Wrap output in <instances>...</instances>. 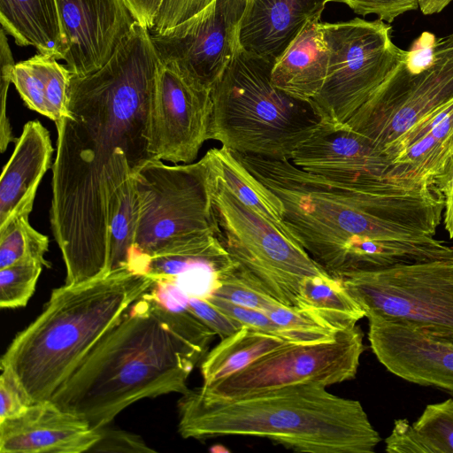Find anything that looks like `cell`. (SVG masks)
Wrapping results in <instances>:
<instances>
[{
	"label": "cell",
	"mask_w": 453,
	"mask_h": 453,
	"mask_svg": "<svg viewBox=\"0 0 453 453\" xmlns=\"http://www.w3.org/2000/svg\"><path fill=\"white\" fill-rule=\"evenodd\" d=\"M159 59L135 21L97 71L73 75L68 112L56 123L50 225L65 285L109 273L110 223L125 181L151 159L152 98Z\"/></svg>",
	"instance_id": "1"
},
{
	"label": "cell",
	"mask_w": 453,
	"mask_h": 453,
	"mask_svg": "<svg viewBox=\"0 0 453 453\" xmlns=\"http://www.w3.org/2000/svg\"><path fill=\"white\" fill-rule=\"evenodd\" d=\"M233 152L280 199L290 236L333 277L359 271L369 240L432 238L441 224L444 198L432 180L380 175L336 182L290 160Z\"/></svg>",
	"instance_id": "2"
},
{
	"label": "cell",
	"mask_w": 453,
	"mask_h": 453,
	"mask_svg": "<svg viewBox=\"0 0 453 453\" xmlns=\"http://www.w3.org/2000/svg\"><path fill=\"white\" fill-rule=\"evenodd\" d=\"M214 335L192 313L172 311L146 292L50 400L100 429L137 401L187 393Z\"/></svg>",
	"instance_id": "3"
},
{
	"label": "cell",
	"mask_w": 453,
	"mask_h": 453,
	"mask_svg": "<svg viewBox=\"0 0 453 453\" xmlns=\"http://www.w3.org/2000/svg\"><path fill=\"white\" fill-rule=\"evenodd\" d=\"M326 388L296 384L229 400L188 389L178 401V432L196 440L256 436L296 452L373 453L381 438L360 402Z\"/></svg>",
	"instance_id": "4"
},
{
	"label": "cell",
	"mask_w": 453,
	"mask_h": 453,
	"mask_svg": "<svg viewBox=\"0 0 453 453\" xmlns=\"http://www.w3.org/2000/svg\"><path fill=\"white\" fill-rule=\"evenodd\" d=\"M153 280L127 268L53 289L1 357L30 402L49 400Z\"/></svg>",
	"instance_id": "5"
},
{
	"label": "cell",
	"mask_w": 453,
	"mask_h": 453,
	"mask_svg": "<svg viewBox=\"0 0 453 453\" xmlns=\"http://www.w3.org/2000/svg\"><path fill=\"white\" fill-rule=\"evenodd\" d=\"M273 65L237 52L211 89V140L234 152L290 160L318 127L321 119L311 101L273 84Z\"/></svg>",
	"instance_id": "6"
},
{
	"label": "cell",
	"mask_w": 453,
	"mask_h": 453,
	"mask_svg": "<svg viewBox=\"0 0 453 453\" xmlns=\"http://www.w3.org/2000/svg\"><path fill=\"white\" fill-rule=\"evenodd\" d=\"M212 177L218 237L237 265L234 276L282 305L300 308L302 280L326 273L290 235L243 204L213 173Z\"/></svg>",
	"instance_id": "7"
},
{
	"label": "cell",
	"mask_w": 453,
	"mask_h": 453,
	"mask_svg": "<svg viewBox=\"0 0 453 453\" xmlns=\"http://www.w3.org/2000/svg\"><path fill=\"white\" fill-rule=\"evenodd\" d=\"M134 180L139 218L127 269L176 242L203 234L218 235L213 177L205 155L196 162L173 165L151 159Z\"/></svg>",
	"instance_id": "8"
},
{
	"label": "cell",
	"mask_w": 453,
	"mask_h": 453,
	"mask_svg": "<svg viewBox=\"0 0 453 453\" xmlns=\"http://www.w3.org/2000/svg\"><path fill=\"white\" fill-rule=\"evenodd\" d=\"M328 50L325 82L311 101L321 121L343 125L402 59L404 50L391 38L383 20L355 17L323 22Z\"/></svg>",
	"instance_id": "9"
},
{
	"label": "cell",
	"mask_w": 453,
	"mask_h": 453,
	"mask_svg": "<svg viewBox=\"0 0 453 453\" xmlns=\"http://www.w3.org/2000/svg\"><path fill=\"white\" fill-rule=\"evenodd\" d=\"M404 54V53H403ZM453 98V35L436 41V58L417 72L402 59L344 125L389 160L400 140Z\"/></svg>",
	"instance_id": "10"
},
{
	"label": "cell",
	"mask_w": 453,
	"mask_h": 453,
	"mask_svg": "<svg viewBox=\"0 0 453 453\" xmlns=\"http://www.w3.org/2000/svg\"><path fill=\"white\" fill-rule=\"evenodd\" d=\"M363 340L364 334L356 325L339 331L331 340L288 344L196 390L207 399L229 400L296 384L328 387L350 380L365 350Z\"/></svg>",
	"instance_id": "11"
},
{
	"label": "cell",
	"mask_w": 453,
	"mask_h": 453,
	"mask_svg": "<svg viewBox=\"0 0 453 453\" xmlns=\"http://www.w3.org/2000/svg\"><path fill=\"white\" fill-rule=\"evenodd\" d=\"M342 280L367 319L453 331V260L359 272Z\"/></svg>",
	"instance_id": "12"
},
{
	"label": "cell",
	"mask_w": 453,
	"mask_h": 453,
	"mask_svg": "<svg viewBox=\"0 0 453 453\" xmlns=\"http://www.w3.org/2000/svg\"><path fill=\"white\" fill-rule=\"evenodd\" d=\"M211 88L162 64L157 73L150 128V149L157 159L193 163L211 140Z\"/></svg>",
	"instance_id": "13"
},
{
	"label": "cell",
	"mask_w": 453,
	"mask_h": 453,
	"mask_svg": "<svg viewBox=\"0 0 453 453\" xmlns=\"http://www.w3.org/2000/svg\"><path fill=\"white\" fill-rule=\"evenodd\" d=\"M245 0H213L203 11L162 34H150L162 64L211 87L237 52Z\"/></svg>",
	"instance_id": "14"
},
{
	"label": "cell",
	"mask_w": 453,
	"mask_h": 453,
	"mask_svg": "<svg viewBox=\"0 0 453 453\" xmlns=\"http://www.w3.org/2000/svg\"><path fill=\"white\" fill-rule=\"evenodd\" d=\"M368 340L394 375L453 396V331L370 318Z\"/></svg>",
	"instance_id": "15"
},
{
	"label": "cell",
	"mask_w": 453,
	"mask_h": 453,
	"mask_svg": "<svg viewBox=\"0 0 453 453\" xmlns=\"http://www.w3.org/2000/svg\"><path fill=\"white\" fill-rule=\"evenodd\" d=\"M73 75L87 76L111 58L135 19L127 0H56Z\"/></svg>",
	"instance_id": "16"
},
{
	"label": "cell",
	"mask_w": 453,
	"mask_h": 453,
	"mask_svg": "<svg viewBox=\"0 0 453 453\" xmlns=\"http://www.w3.org/2000/svg\"><path fill=\"white\" fill-rule=\"evenodd\" d=\"M300 169L336 182L385 176L390 160L346 125L320 122L293 152Z\"/></svg>",
	"instance_id": "17"
},
{
	"label": "cell",
	"mask_w": 453,
	"mask_h": 453,
	"mask_svg": "<svg viewBox=\"0 0 453 453\" xmlns=\"http://www.w3.org/2000/svg\"><path fill=\"white\" fill-rule=\"evenodd\" d=\"M100 436V429L49 399L0 422V452L81 453L90 451Z\"/></svg>",
	"instance_id": "18"
},
{
	"label": "cell",
	"mask_w": 453,
	"mask_h": 453,
	"mask_svg": "<svg viewBox=\"0 0 453 453\" xmlns=\"http://www.w3.org/2000/svg\"><path fill=\"white\" fill-rule=\"evenodd\" d=\"M332 0H248L239 41L247 53L274 63L307 21Z\"/></svg>",
	"instance_id": "19"
},
{
	"label": "cell",
	"mask_w": 453,
	"mask_h": 453,
	"mask_svg": "<svg viewBox=\"0 0 453 453\" xmlns=\"http://www.w3.org/2000/svg\"><path fill=\"white\" fill-rule=\"evenodd\" d=\"M54 149L39 120L27 122L0 179V226L20 214H30L42 177L52 167Z\"/></svg>",
	"instance_id": "20"
},
{
	"label": "cell",
	"mask_w": 453,
	"mask_h": 453,
	"mask_svg": "<svg viewBox=\"0 0 453 453\" xmlns=\"http://www.w3.org/2000/svg\"><path fill=\"white\" fill-rule=\"evenodd\" d=\"M453 154V98L436 109L398 142L385 176L433 180Z\"/></svg>",
	"instance_id": "21"
},
{
	"label": "cell",
	"mask_w": 453,
	"mask_h": 453,
	"mask_svg": "<svg viewBox=\"0 0 453 453\" xmlns=\"http://www.w3.org/2000/svg\"><path fill=\"white\" fill-rule=\"evenodd\" d=\"M321 16L307 21L272 67L273 84L303 101L319 94L326 76L328 50Z\"/></svg>",
	"instance_id": "22"
},
{
	"label": "cell",
	"mask_w": 453,
	"mask_h": 453,
	"mask_svg": "<svg viewBox=\"0 0 453 453\" xmlns=\"http://www.w3.org/2000/svg\"><path fill=\"white\" fill-rule=\"evenodd\" d=\"M72 76L54 56L38 52L15 64L12 83L27 108L57 122L68 112Z\"/></svg>",
	"instance_id": "23"
},
{
	"label": "cell",
	"mask_w": 453,
	"mask_h": 453,
	"mask_svg": "<svg viewBox=\"0 0 453 453\" xmlns=\"http://www.w3.org/2000/svg\"><path fill=\"white\" fill-rule=\"evenodd\" d=\"M0 22L18 46L64 60L68 46L56 0H0Z\"/></svg>",
	"instance_id": "24"
},
{
	"label": "cell",
	"mask_w": 453,
	"mask_h": 453,
	"mask_svg": "<svg viewBox=\"0 0 453 453\" xmlns=\"http://www.w3.org/2000/svg\"><path fill=\"white\" fill-rule=\"evenodd\" d=\"M385 444L388 453H453V398L427 404L412 424L395 419Z\"/></svg>",
	"instance_id": "25"
},
{
	"label": "cell",
	"mask_w": 453,
	"mask_h": 453,
	"mask_svg": "<svg viewBox=\"0 0 453 453\" xmlns=\"http://www.w3.org/2000/svg\"><path fill=\"white\" fill-rule=\"evenodd\" d=\"M292 342L283 337L242 326L221 341L203 358V385L216 383L257 359Z\"/></svg>",
	"instance_id": "26"
},
{
	"label": "cell",
	"mask_w": 453,
	"mask_h": 453,
	"mask_svg": "<svg viewBox=\"0 0 453 453\" xmlns=\"http://www.w3.org/2000/svg\"><path fill=\"white\" fill-rule=\"evenodd\" d=\"M204 155L213 175L243 204L290 235L283 224V206L280 199L237 159L233 151L221 146L209 150Z\"/></svg>",
	"instance_id": "27"
},
{
	"label": "cell",
	"mask_w": 453,
	"mask_h": 453,
	"mask_svg": "<svg viewBox=\"0 0 453 453\" xmlns=\"http://www.w3.org/2000/svg\"><path fill=\"white\" fill-rule=\"evenodd\" d=\"M300 308L318 316L335 331L351 328L365 317L342 280L328 273L305 277L299 289Z\"/></svg>",
	"instance_id": "28"
},
{
	"label": "cell",
	"mask_w": 453,
	"mask_h": 453,
	"mask_svg": "<svg viewBox=\"0 0 453 453\" xmlns=\"http://www.w3.org/2000/svg\"><path fill=\"white\" fill-rule=\"evenodd\" d=\"M49 238L29 223V214H20L0 226V269L23 262H36L47 268Z\"/></svg>",
	"instance_id": "29"
},
{
	"label": "cell",
	"mask_w": 453,
	"mask_h": 453,
	"mask_svg": "<svg viewBox=\"0 0 453 453\" xmlns=\"http://www.w3.org/2000/svg\"><path fill=\"white\" fill-rule=\"evenodd\" d=\"M139 218V200L134 176L123 184L110 223L109 273L127 268Z\"/></svg>",
	"instance_id": "30"
},
{
	"label": "cell",
	"mask_w": 453,
	"mask_h": 453,
	"mask_svg": "<svg viewBox=\"0 0 453 453\" xmlns=\"http://www.w3.org/2000/svg\"><path fill=\"white\" fill-rule=\"evenodd\" d=\"M42 267L36 262H23L0 269L1 308L26 306L35 291Z\"/></svg>",
	"instance_id": "31"
},
{
	"label": "cell",
	"mask_w": 453,
	"mask_h": 453,
	"mask_svg": "<svg viewBox=\"0 0 453 453\" xmlns=\"http://www.w3.org/2000/svg\"><path fill=\"white\" fill-rule=\"evenodd\" d=\"M234 273V272L226 278L220 280L219 284L211 291L210 296L219 297L234 304L264 311L280 304L272 297L239 280Z\"/></svg>",
	"instance_id": "32"
},
{
	"label": "cell",
	"mask_w": 453,
	"mask_h": 453,
	"mask_svg": "<svg viewBox=\"0 0 453 453\" xmlns=\"http://www.w3.org/2000/svg\"><path fill=\"white\" fill-rule=\"evenodd\" d=\"M205 299L242 326L272 333L292 342L287 331L274 323L264 311L234 304L214 296H209Z\"/></svg>",
	"instance_id": "33"
},
{
	"label": "cell",
	"mask_w": 453,
	"mask_h": 453,
	"mask_svg": "<svg viewBox=\"0 0 453 453\" xmlns=\"http://www.w3.org/2000/svg\"><path fill=\"white\" fill-rule=\"evenodd\" d=\"M213 0H162L155 15L150 34L165 33L195 16Z\"/></svg>",
	"instance_id": "34"
},
{
	"label": "cell",
	"mask_w": 453,
	"mask_h": 453,
	"mask_svg": "<svg viewBox=\"0 0 453 453\" xmlns=\"http://www.w3.org/2000/svg\"><path fill=\"white\" fill-rule=\"evenodd\" d=\"M347 5L355 13L375 14L379 19L392 22L404 12L418 8V0H332Z\"/></svg>",
	"instance_id": "35"
},
{
	"label": "cell",
	"mask_w": 453,
	"mask_h": 453,
	"mask_svg": "<svg viewBox=\"0 0 453 453\" xmlns=\"http://www.w3.org/2000/svg\"><path fill=\"white\" fill-rule=\"evenodd\" d=\"M0 422L22 414L32 403L26 392L7 368H1Z\"/></svg>",
	"instance_id": "36"
},
{
	"label": "cell",
	"mask_w": 453,
	"mask_h": 453,
	"mask_svg": "<svg viewBox=\"0 0 453 453\" xmlns=\"http://www.w3.org/2000/svg\"><path fill=\"white\" fill-rule=\"evenodd\" d=\"M101 436L90 451L155 453L138 434L123 430L100 428Z\"/></svg>",
	"instance_id": "37"
},
{
	"label": "cell",
	"mask_w": 453,
	"mask_h": 453,
	"mask_svg": "<svg viewBox=\"0 0 453 453\" xmlns=\"http://www.w3.org/2000/svg\"><path fill=\"white\" fill-rule=\"evenodd\" d=\"M433 182L444 198V226L453 238V154L442 170L433 179Z\"/></svg>",
	"instance_id": "38"
},
{
	"label": "cell",
	"mask_w": 453,
	"mask_h": 453,
	"mask_svg": "<svg viewBox=\"0 0 453 453\" xmlns=\"http://www.w3.org/2000/svg\"><path fill=\"white\" fill-rule=\"evenodd\" d=\"M135 21L150 29L162 0H127Z\"/></svg>",
	"instance_id": "39"
},
{
	"label": "cell",
	"mask_w": 453,
	"mask_h": 453,
	"mask_svg": "<svg viewBox=\"0 0 453 453\" xmlns=\"http://www.w3.org/2000/svg\"><path fill=\"white\" fill-rule=\"evenodd\" d=\"M245 1H248V0H245Z\"/></svg>",
	"instance_id": "40"
}]
</instances>
